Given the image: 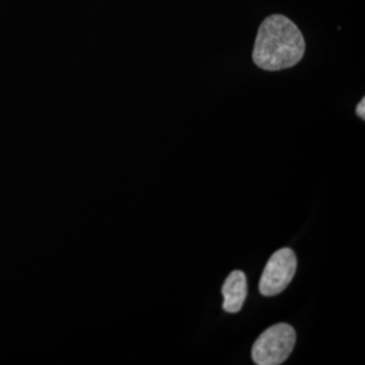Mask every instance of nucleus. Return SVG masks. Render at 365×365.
Segmentation results:
<instances>
[{
	"label": "nucleus",
	"instance_id": "4",
	"mask_svg": "<svg viewBox=\"0 0 365 365\" xmlns=\"http://www.w3.org/2000/svg\"><path fill=\"white\" fill-rule=\"evenodd\" d=\"M223 310L226 313L235 314L241 312L248 297V282L242 271H233L229 274L222 287Z\"/></svg>",
	"mask_w": 365,
	"mask_h": 365
},
{
	"label": "nucleus",
	"instance_id": "3",
	"mask_svg": "<svg viewBox=\"0 0 365 365\" xmlns=\"http://www.w3.org/2000/svg\"><path fill=\"white\" fill-rule=\"evenodd\" d=\"M298 261L292 249H279L271 256L261 274L259 289L264 297H274L283 292L292 282Z\"/></svg>",
	"mask_w": 365,
	"mask_h": 365
},
{
	"label": "nucleus",
	"instance_id": "5",
	"mask_svg": "<svg viewBox=\"0 0 365 365\" xmlns=\"http://www.w3.org/2000/svg\"><path fill=\"white\" fill-rule=\"evenodd\" d=\"M357 115L360 118H365V99H363L357 106Z\"/></svg>",
	"mask_w": 365,
	"mask_h": 365
},
{
	"label": "nucleus",
	"instance_id": "2",
	"mask_svg": "<svg viewBox=\"0 0 365 365\" xmlns=\"http://www.w3.org/2000/svg\"><path fill=\"white\" fill-rule=\"evenodd\" d=\"M297 342L295 329L288 324L268 327L252 348V359L257 365L283 364Z\"/></svg>",
	"mask_w": 365,
	"mask_h": 365
},
{
	"label": "nucleus",
	"instance_id": "1",
	"mask_svg": "<svg viewBox=\"0 0 365 365\" xmlns=\"http://www.w3.org/2000/svg\"><path fill=\"white\" fill-rule=\"evenodd\" d=\"M304 51L306 42L298 26L284 15H272L259 29L253 61L264 71H282L297 66Z\"/></svg>",
	"mask_w": 365,
	"mask_h": 365
}]
</instances>
